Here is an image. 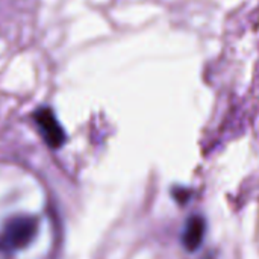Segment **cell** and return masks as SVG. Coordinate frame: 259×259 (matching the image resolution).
Wrapping results in <instances>:
<instances>
[{"mask_svg": "<svg viewBox=\"0 0 259 259\" xmlns=\"http://www.w3.org/2000/svg\"><path fill=\"white\" fill-rule=\"evenodd\" d=\"M36 220L32 217H14L2 231V247L6 250H18L26 247L36 234Z\"/></svg>", "mask_w": 259, "mask_h": 259, "instance_id": "cell-1", "label": "cell"}, {"mask_svg": "<svg viewBox=\"0 0 259 259\" xmlns=\"http://www.w3.org/2000/svg\"><path fill=\"white\" fill-rule=\"evenodd\" d=\"M35 121H36L38 129H39L44 141L47 143V146H50L52 149H59L64 144L65 132L50 108H42V109L36 111Z\"/></svg>", "mask_w": 259, "mask_h": 259, "instance_id": "cell-2", "label": "cell"}, {"mask_svg": "<svg viewBox=\"0 0 259 259\" xmlns=\"http://www.w3.org/2000/svg\"><path fill=\"white\" fill-rule=\"evenodd\" d=\"M205 231H206V225L203 217L200 215H194L191 219H188L185 229L182 232V244L188 252H196L205 237Z\"/></svg>", "mask_w": 259, "mask_h": 259, "instance_id": "cell-3", "label": "cell"}]
</instances>
